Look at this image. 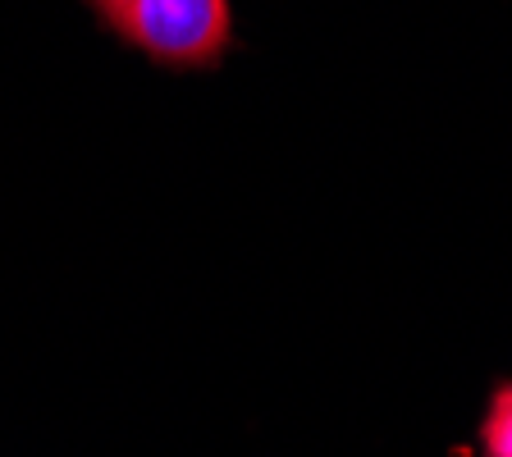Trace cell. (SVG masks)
<instances>
[{"label":"cell","mask_w":512,"mask_h":457,"mask_svg":"<svg viewBox=\"0 0 512 457\" xmlns=\"http://www.w3.org/2000/svg\"><path fill=\"white\" fill-rule=\"evenodd\" d=\"M92 5L124 42L174 69L215 64L234 28L229 0H92Z\"/></svg>","instance_id":"6da1fadb"},{"label":"cell","mask_w":512,"mask_h":457,"mask_svg":"<svg viewBox=\"0 0 512 457\" xmlns=\"http://www.w3.org/2000/svg\"><path fill=\"white\" fill-rule=\"evenodd\" d=\"M480 444H485V457H512V384H503L494 394L485 430H480Z\"/></svg>","instance_id":"7a4b0ae2"}]
</instances>
